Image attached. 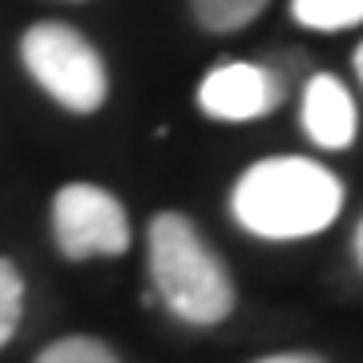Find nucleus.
<instances>
[{"label":"nucleus","instance_id":"f257e3e1","mask_svg":"<svg viewBox=\"0 0 363 363\" xmlns=\"http://www.w3.org/2000/svg\"><path fill=\"white\" fill-rule=\"evenodd\" d=\"M343 210V182L311 157H267L234 182L230 214L255 238L291 242L323 234Z\"/></svg>","mask_w":363,"mask_h":363},{"label":"nucleus","instance_id":"f03ea898","mask_svg":"<svg viewBox=\"0 0 363 363\" xmlns=\"http://www.w3.org/2000/svg\"><path fill=\"white\" fill-rule=\"evenodd\" d=\"M150 283L182 323L214 327L234 311V283L226 262L178 210H162L150 222Z\"/></svg>","mask_w":363,"mask_h":363},{"label":"nucleus","instance_id":"7ed1b4c3","mask_svg":"<svg viewBox=\"0 0 363 363\" xmlns=\"http://www.w3.org/2000/svg\"><path fill=\"white\" fill-rule=\"evenodd\" d=\"M21 61L28 77L69 113H97L109 93L101 52L61 21H40L21 37Z\"/></svg>","mask_w":363,"mask_h":363},{"label":"nucleus","instance_id":"20e7f679","mask_svg":"<svg viewBox=\"0 0 363 363\" xmlns=\"http://www.w3.org/2000/svg\"><path fill=\"white\" fill-rule=\"evenodd\" d=\"M52 238L65 259H117L130 250V218L109 190L69 182L52 198Z\"/></svg>","mask_w":363,"mask_h":363},{"label":"nucleus","instance_id":"39448f33","mask_svg":"<svg viewBox=\"0 0 363 363\" xmlns=\"http://www.w3.org/2000/svg\"><path fill=\"white\" fill-rule=\"evenodd\" d=\"M286 101V81L274 65H218L198 85V105L214 121H255Z\"/></svg>","mask_w":363,"mask_h":363},{"label":"nucleus","instance_id":"423d86ee","mask_svg":"<svg viewBox=\"0 0 363 363\" xmlns=\"http://www.w3.org/2000/svg\"><path fill=\"white\" fill-rule=\"evenodd\" d=\"M303 130L315 145L323 150H347L359 133V113L351 101L347 85L331 73H315L307 77L303 89Z\"/></svg>","mask_w":363,"mask_h":363},{"label":"nucleus","instance_id":"0eeeda50","mask_svg":"<svg viewBox=\"0 0 363 363\" xmlns=\"http://www.w3.org/2000/svg\"><path fill=\"white\" fill-rule=\"evenodd\" d=\"M291 16L311 33H343L363 21V0H291Z\"/></svg>","mask_w":363,"mask_h":363},{"label":"nucleus","instance_id":"6e6552de","mask_svg":"<svg viewBox=\"0 0 363 363\" xmlns=\"http://www.w3.org/2000/svg\"><path fill=\"white\" fill-rule=\"evenodd\" d=\"M190 4L206 33H238L250 21H259V13L271 0H190Z\"/></svg>","mask_w":363,"mask_h":363},{"label":"nucleus","instance_id":"1a4fd4ad","mask_svg":"<svg viewBox=\"0 0 363 363\" xmlns=\"http://www.w3.org/2000/svg\"><path fill=\"white\" fill-rule=\"evenodd\" d=\"M25 315V279L13 259H0V351L9 347Z\"/></svg>","mask_w":363,"mask_h":363},{"label":"nucleus","instance_id":"9d476101","mask_svg":"<svg viewBox=\"0 0 363 363\" xmlns=\"http://www.w3.org/2000/svg\"><path fill=\"white\" fill-rule=\"evenodd\" d=\"M37 363H121L113 355L109 343L101 339H89V335H65L49 343V347L37 355Z\"/></svg>","mask_w":363,"mask_h":363},{"label":"nucleus","instance_id":"9b49d317","mask_svg":"<svg viewBox=\"0 0 363 363\" xmlns=\"http://www.w3.org/2000/svg\"><path fill=\"white\" fill-rule=\"evenodd\" d=\"M259 363H323L319 355H307V351H286V355H267Z\"/></svg>","mask_w":363,"mask_h":363},{"label":"nucleus","instance_id":"f8f14e48","mask_svg":"<svg viewBox=\"0 0 363 363\" xmlns=\"http://www.w3.org/2000/svg\"><path fill=\"white\" fill-rule=\"evenodd\" d=\"M351 250H355V262L363 267V222L355 226V238H351Z\"/></svg>","mask_w":363,"mask_h":363},{"label":"nucleus","instance_id":"ddd939ff","mask_svg":"<svg viewBox=\"0 0 363 363\" xmlns=\"http://www.w3.org/2000/svg\"><path fill=\"white\" fill-rule=\"evenodd\" d=\"M355 73H359V81H363V45L355 49Z\"/></svg>","mask_w":363,"mask_h":363}]
</instances>
